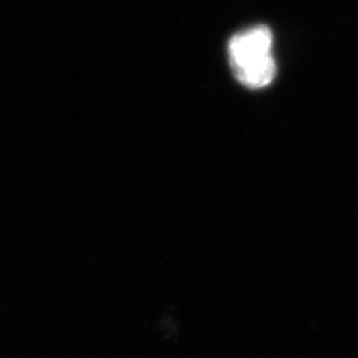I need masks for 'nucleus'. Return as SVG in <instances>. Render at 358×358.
<instances>
[{"mask_svg": "<svg viewBox=\"0 0 358 358\" xmlns=\"http://www.w3.org/2000/svg\"><path fill=\"white\" fill-rule=\"evenodd\" d=\"M273 35L266 26L245 30L229 42V57L238 81L250 88H263L273 81L276 63L272 55Z\"/></svg>", "mask_w": 358, "mask_h": 358, "instance_id": "obj_1", "label": "nucleus"}]
</instances>
